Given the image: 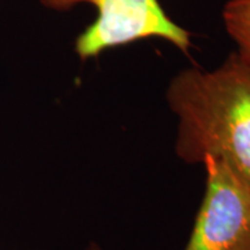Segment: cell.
Here are the masks:
<instances>
[{
	"instance_id": "cell-1",
	"label": "cell",
	"mask_w": 250,
	"mask_h": 250,
	"mask_svg": "<svg viewBox=\"0 0 250 250\" xmlns=\"http://www.w3.org/2000/svg\"><path fill=\"white\" fill-rule=\"evenodd\" d=\"M166 100L177 118L174 150L196 166L221 161L250 184V65L231 53L211 70L188 67L168 82Z\"/></svg>"
},
{
	"instance_id": "cell-4",
	"label": "cell",
	"mask_w": 250,
	"mask_h": 250,
	"mask_svg": "<svg viewBox=\"0 0 250 250\" xmlns=\"http://www.w3.org/2000/svg\"><path fill=\"white\" fill-rule=\"evenodd\" d=\"M221 17L235 53L250 65V0H225Z\"/></svg>"
},
{
	"instance_id": "cell-3",
	"label": "cell",
	"mask_w": 250,
	"mask_h": 250,
	"mask_svg": "<svg viewBox=\"0 0 250 250\" xmlns=\"http://www.w3.org/2000/svg\"><path fill=\"white\" fill-rule=\"evenodd\" d=\"M202 166L205 195L184 250H250V184L213 157Z\"/></svg>"
},
{
	"instance_id": "cell-5",
	"label": "cell",
	"mask_w": 250,
	"mask_h": 250,
	"mask_svg": "<svg viewBox=\"0 0 250 250\" xmlns=\"http://www.w3.org/2000/svg\"><path fill=\"white\" fill-rule=\"evenodd\" d=\"M83 250H103V248L100 245H98L96 242H89V245Z\"/></svg>"
},
{
	"instance_id": "cell-2",
	"label": "cell",
	"mask_w": 250,
	"mask_h": 250,
	"mask_svg": "<svg viewBox=\"0 0 250 250\" xmlns=\"http://www.w3.org/2000/svg\"><path fill=\"white\" fill-rule=\"evenodd\" d=\"M52 11L90 6L96 17L74 42L81 60L99 57L107 50L147 39H161L189 53L192 35L164 11L160 0H39Z\"/></svg>"
}]
</instances>
